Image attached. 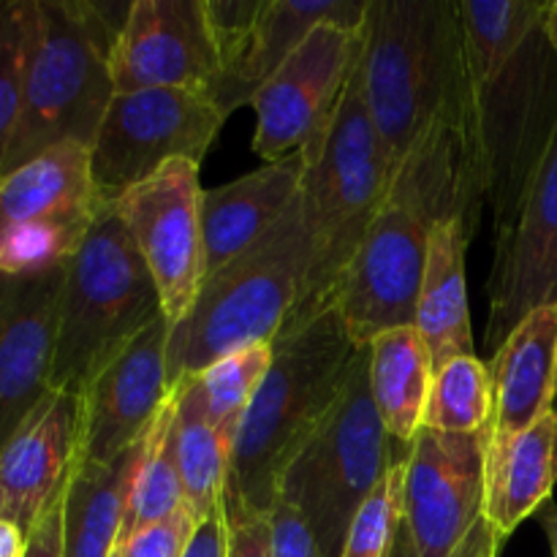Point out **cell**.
<instances>
[{
	"label": "cell",
	"instance_id": "cell-30",
	"mask_svg": "<svg viewBox=\"0 0 557 557\" xmlns=\"http://www.w3.org/2000/svg\"><path fill=\"white\" fill-rule=\"evenodd\" d=\"M270 364L272 343L270 346H250L243 348V351L228 354V357H221L210 368L194 375L212 428L226 438L232 449L234 441H237L239 424H243Z\"/></svg>",
	"mask_w": 557,
	"mask_h": 557
},
{
	"label": "cell",
	"instance_id": "cell-22",
	"mask_svg": "<svg viewBox=\"0 0 557 557\" xmlns=\"http://www.w3.org/2000/svg\"><path fill=\"white\" fill-rule=\"evenodd\" d=\"M302 152L267 163L264 169L205 190L201 232H205L207 275L228 264L281 221L299 194Z\"/></svg>",
	"mask_w": 557,
	"mask_h": 557
},
{
	"label": "cell",
	"instance_id": "cell-9",
	"mask_svg": "<svg viewBox=\"0 0 557 557\" xmlns=\"http://www.w3.org/2000/svg\"><path fill=\"white\" fill-rule=\"evenodd\" d=\"M408 457L411 444L392 438L381 422L364 348L337 406L283 473L277 500L308 520L321 555L341 557L364 500Z\"/></svg>",
	"mask_w": 557,
	"mask_h": 557
},
{
	"label": "cell",
	"instance_id": "cell-41",
	"mask_svg": "<svg viewBox=\"0 0 557 557\" xmlns=\"http://www.w3.org/2000/svg\"><path fill=\"white\" fill-rule=\"evenodd\" d=\"M542 528L549 539V547H553V557H557V506L555 504H544Z\"/></svg>",
	"mask_w": 557,
	"mask_h": 557
},
{
	"label": "cell",
	"instance_id": "cell-39",
	"mask_svg": "<svg viewBox=\"0 0 557 557\" xmlns=\"http://www.w3.org/2000/svg\"><path fill=\"white\" fill-rule=\"evenodd\" d=\"M27 533L20 531L14 522L0 520V557H25Z\"/></svg>",
	"mask_w": 557,
	"mask_h": 557
},
{
	"label": "cell",
	"instance_id": "cell-43",
	"mask_svg": "<svg viewBox=\"0 0 557 557\" xmlns=\"http://www.w3.org/2000/svg\"><path fill=\"white\" fill-rule=\"evenodd\" d=\"M553 413L557 417V395H555V408H553Z\"/></svg>",
	"mask_w": 557,
	"mask_h": 557
},
{
	"label": "cell",
	"instance_id": "cell-15",
	"mask_svg": "<svg viewBox=\"0 0 557 557\" xmlns=\"http://www.w3.org/2000/svg\"><path fill=\"white\" fill-rule=\"evenodd\" d=\"M114 92L180 87L210 96L221 49L205 0H136L112 47Z\"/></svg>",
	"mask_w": 557,
	"mask_h": 557
},
{
	"label": "cell",
	"instance_id": "cell-16",
	"mask_svg": "<svg viewBox=\"0 0 557 557\" xmlns=\"http://www.w3.org/2000/svg\"><path fill=\"white\" fill-rule=\"evenodd\" d=\"M484 346L498 351L528 313L557 305V128L509 234L495 239Z\"/></svg>",
	"mask_w": 557,
	"mask_h": 557
},
{
	"label": "cell",
	"instance_id": "cell-36",
	"mask_svg": "<svg viewBox=\"0 0 557 557\" xmlns=\"http://www.w3.org/2000/svg\"><path fill=\"white\" fill-rule=\"evenodd\" d=\"M25 557H63V500L54 504L27 533Z\"/></svg>",
	"mask_w": 557,
	"mask_h": 557
},
{
	"label": "cell",
	"instance_id": "cell-19",
	"mask_svg": "<svg viewBox=\"0 0 557 557\" xmlns=\"http://www.w3.org/2000/svg\"><path fill=\"white\" fill-rule=\"evenodd\" d=\"M82 400L49 392L0 449V520L30 533L60 504L79 460Z\"/></svg>",
	"mask_w": 557,
	"mask_h": 557
},
{
	"label": "cell",
	"instance_id": "cell-14",
	"mask_svg": "<svg viewBox=\"0 0 557 557\" xmlns=\"http://www.w3.org/2000/svg\"><path fill=\"white\" fill-rule=\"evenodd\" d=\"M490 433L422 428L411 441L403 504L422 557H449L484 517Z\"/></svg>",
	"mask_w": 557,
	"mask_h": 557
},
{
	"label": "cell",
	"instance_id": "cell-38",
	"mask_svg": "<svg viewBox=\"0 0 557 557\" xmlns=\"http://www.w3.org/2000/svg\"><path fill=\"white\" fill-rule=\"evenodd\" d=\"M504 542L506 539L490 525L487 517H482V520L471 528V533L462 539L460 547H457L449 557H498Z\"/></svg>",
	"mask_w": 557,
	"mask_h": 557
},
{
	"label": "cell",
	"instance_id": "cell-37",
	"mask_svg": "<svg viewBox=\"0 0 557 557\" xmlns=\"http://www.w3.org/2000/svg\"><path fill=\"white\" fill-rule=\"evenodd\" d=\"M226 520H223V509L218 515L201 520L199 531L190 539L185 557H226Z\"/></svg>",
	"mask_w": 557,
	"mask_h": 557
},
{
	"label": "cell",
	"instance_id": "cell-32",
	"mask_svg": "<svg viewBox=\"0 0 557 557\" xmlns=\"http://www.w3.org/2000/svg\"><path fill=\"white\" fill-rule=\"evenodd\" d=\"M406 466L392 468L354 517L341 557H386L395 542L397 525L406 515Z\"/></svg>",
	"mask_w": 557,
	"mask_h": 557
},
{
	"label": "cell",
	"instance_id": "cell-8",
	"mask_svg": "<svg viewBox=\"0 0 557 557\" xmlns=\"http://www.w3.org/2000/svg\"><path fill=\"white\" fill-rule=\"evenodd\" d=\"M161 297L114 205L65 264L52 389L82 395L98 370L161 315Z\"/></svg>",
	"mask_w": 557,
	"mask_h": 557
},
{
	"label": "cell",
	"instance_id": "cell-6",
	"mask_svg": "<svg viewBox=\"0 0 557 557\" xmlns=\"http://www.w3.org/2000/svg\"><path fill=\"white\" fill-rule=\"evenodd\" d=\"M87 0H36L20 120L0 177L49 147H90L114 98L112 47L120 27Z\"/></svg>",
	"mask_w": 557,
	"mask_h": 557
},
{
	"label": "cell",
	"instance_id": "cell-13",
	"mask_svg": "<svg viewBox=\"0 0 557 557\" xmlns=\"http://www.w3.org/2000/svg\"><path fill=\"white\" fill-rule=\"evenodd\" d=\"M362 52V30L324 22L270 76L250 103L253 150L267 163L299 152L330 125Z\"/></svg>",
	"mask_w": 557,
	"mask_h": 557
},
{
	"label": "cell",
	"instance_id": "cell-24",
	"mask_svg": "<svg viewBox=\"0 0 557 557\" xmlns=\"http://www.w3.org/2000/svg\"><path fill=\"white\" fill-rule=\"evenodd\" d=\"M147 435L109 462H76L63 495V557L117 553Z\"/></svg>",
	"mask_w": 557,
	"mask_h": 557
},
{
	"label": "cell",
	"instance_id": "cell-2",
	"mask_svg": "<svg viewBox=\"0 0 557 557\" xmlns=\"http://www.w3.org/2000/svg\"><path fill=\"white\" fill-rule=\"evenodd\" d=\"M549 3L462 0L468 120L495 239L509 234L557 128V54Z\"/></svg>",
	"mask_w": 557,
	"mask_h": 557
},
{
	"label": "cell",
	"instance_id": "cell-11",
	"mask_svg": "<svg viewBox=\"0 0 557 557\" xmlns=\"http://www.w3.org/2000/svg\"><path fill=\"white\" fill-rule=\"evenodd\" d=\"M226 114L212 96L180 87L114 92L90 145V172L107 205L172 161L201 163Z\"/></svg>",
	"mask_w": 557,
	"mask_h": 557
},
{
	"label": "cell",
	"instance_id": "cell-34",
	"mask_svg": "<svg viewBox=\"0 0 557 557\" xmlns=\"http://www.w3.org/2000/svg\"><path fill=\"white\" fill-rule=\"evenodd\" d=\"M272 557H324L308 520L294 506L277 500L270 511Z\"/></svg>",
	"mask_w": 557,
	"mask_h": 557
},
{
	"label": "cell",
	"instance_id": "cell-1",
	"mask_svg": "<svg viewBox=\"0 0 557 557\" xmlns=\"http://www.w3.org/2000/svg\"><path fill=\"white\" fill-rule=\"evenodd\" d=\"M484 205L466 92L424 128L392 174L389 190L343 277L335 308L354 346L368 348L384 332L413 324L430 234L455 215L479 226Z\"/></svg>",
	"mask_w": 557,
	"mask_h": 557
},
{
	"label": "cell",
	"instance_id": "cell-27",
	"mask_svg": "<svg viewBox=\"0 0 557 557\" xmlns=\"http://www.w3.org/2000/svg\"><path fill=\"white\" fill-rule=\"evenodd\" d=\"M174 395V449L183 479L185 506L199 520L218 515L223 506L232 446L212 428L194 375H185L172 389Z\"/></svg>",
	"mask_w": 557,
	"mask_h": 557
},
{
	"label": "cell",
	"instance_id": "cell-44",
	"mask_svg": "<svg viewBox=\"0 0 557 557\" xmlns=\"http://www.w3.org/2000/svg\"><path fill=\"white\" fill-rule=\"evenodd\" d=\"M112 557H120V555H117V553H114V555H112Z\"/></svg>",
	"mask_w": 557,
	"mask_h": 557
},
{
	"label": "cell",
	"instance_id": "cell-33",
	"mask_svg": "<svg viewBox=\"0 0 557 557\" xmlns=\"http://www.w3.org/2000/svg\"><path fill=\"white\" fill-rule=\"evenodd\" d=\"M201 520L190 506H183L166 520L134 533L128 542L117 547L120 557H185L190 539L199 531Z\"/></svg>",
	"mask_w": 557,
	"mask_h": 557
},
{
	"label": "cell",
	"instance_id": "cell-17",
	"mask_svg": "<svg viewBox=\"0 0 557 557\" xmlns=\"http://www.w3.org/2000/svg\"><path fill=\"white\" fill-rule=\"evenodd\" d=\"M169 324L158 315L85 386L79 460L109 462L141 441L172 397L169 386Z\"/></svg>",
	"mask_w": 557,
	"mask_h": 557
},
{
	"label": "cell",
	"instance_id": "cell-20",
	"mask_svg": "<svg viewBox=\"0 0 557 557\" xmlns=\"http://www.w3.org/2000/svg\"><path fill=\"white\" fill-rule=\"evenodd\" d=\"M370 0H264L248 30L223 49L221 74L212 85V101L232 114L253 103L270 76L319 25L362 30Z\"/></svg>",
	"mask_w": 557,
	"mask_h": 557
},
{
	"label": "cell",
	"instance_id": "cell-10",
	"mask_svg": "<svg viewBox=\"0 0 557 557\" xmlns=\"http://www.w3.org/2000/svg\"><path fill=\"white\" fill-rule=\"evenodd\" d=\"M107 201L90 172V147H49L0 177V272L38 275L69 264Z\"/></svg>",
	"mask_w": 557,
	"mask_h": 557
},
{
	"label": "cell",
	"instance_id": "cell-31",
	"mask_svg": "<svg viewBox=\"0 0 557 557\" xmlns=\"http://www.w3.org/2000/svg\"><path fill=\"white\" fill-rule=\"evenodd\" d=\"M33 20H36V0L0 3V169L20 120Z\"/></svg>",
	"mask_w": 557,
	"mask_h": 557
},
{
	"label": "cell",
	"instance_id": "cell-4",
	"mask_svg": "<svg viewBox=\"0 0 557 557\" xmlns=\"http://www.w3.org/2000/svg\"><path fill=\"white\" fill-rule=\"evenodd\" d=\"M299 152V207L308 261L297 302L281 332L297 330L335 308L343 277L389 190L392 172L364 98L362 60L330 125Z\"/></svg>",
	"mask_w": 557,
	"mask_h": 557
},
{
	"label": "cell",
	"instance_id": "cell-7",
	"mask_svg": "<svg viewBox=\"0 0 557 557\" xmlns=\"http://www.w3.org/2000/svg\"><path fill=\"white\" fill-rule=\"evenodd\" d=\"M305 261L297 194L275 226L205 277L185 319L169 330V386L228 354L275 343L297 302Z\"/></svg>",
	"mask_w": 557,
	"mask_h": 557
},
{
	"label": "cell",
	"instance_id": "cell-18",
	"mask_svg": "<svg viewBox=\"0 0 557 557\" xmlns=\"http://www.w3.org/2000/svg\"><path fill=\"white\" fill-rule=\"evenodd\" d=\"M65 264L38 275L0 272V449L52 392Z\"/></svg>",
	"mask_w": 557,
	"mask_h": 557
},
{
	"label": "cell",
	"instance_id": "cell-35",
	"mask_svg": "<svg viewBox=\"0 0 557 557\" xmlns=\"http://www.w3.org/2000/svg\"><path fill=\"white\" fill-rule=\"evenodd\" d=\"M226 557H272L270 515L226 522Z\"/></svg>",
	"mask_w": 557,
	"mask_h": 557
},
{
	"label": "cell",
	"instance_id": "cell-25",
	"mask_svg": "<svg viewBox=\"0 0 557 557\" xmlns=\"http://www.w3.org/2000/svg\"><path fill=\"white\" fill-rule=\"evenodd\" d=\"M557 484V417L549 413L506 444L487 446L484 517L500 536H511L528 517L549 504Z\"/></svg>",
	"mask_w": 557,
	"mask_h": 557
},
{
	"label": "cell",
	"instance_id": "cell-28",
	"mask_svg": "<svg viewBox=\"0 0 557 557\" xmlns=\"http://www.w3.org/2000/svg\"><path fill=\"white\" fill-rule=\"evenodd\" d=\"M185 506L183 479L177 468V449H174V395L152 422L147 435V449L136 471L131 487L128 511H125L120 544L128 542L134 533L166 520Z\"/></svg>",
	"mask_w": 557,
	"mask_h": 557
},
{
	"label": "cell",
	"instance_id": "cell-23",
	"mask_svg": "<svg viewBox=\"0 0 557 557\" xmlns=\"http://www.w3.org/2000/svg\"><path fill=\"white\" fill-rule=\"evenodd\" d=\"M476 228L468 218L455 215L441 221L430 234L413 326L428 346L433 373L451 359L473 354L466 253Z\"/></svg>",
	"mask_w": 557,
	"mask_h": 557
},
{
	"label": "cell",
	"instance_id": "cell-29",
	"mask_svg": "<svg viewBox=\"0 0 557 557\" xmlns=\"http://www.w3.org/2000/svg\"><path fill=\"white\" fill-rule=\"evenodd\" d=\"M493 373L476 354L457 357L435 370L424 428L438 433H482L493 428Z\"/></svg>",
	"mask_w": 557,
	"mask_h": 557
},
{
	"label": "cell",
	"instance_id": "cell-3",
	"mask_svg": "<svg viewBox=\"0 0 557 557\" xmlns=\"http://www.w3.org/2000/svg\"><path fill=\"white\" fill-rule=\"evenodd\" d=\"M362 351L337 308L275 337L272 364L234 441L223 520L275 509L283 473L337 406Z\"/></svg>",
	"mask_w": 557,
	"mask_h": 557
},
{
	"label": "cell",
	"instance_id": "cell-42",
	"mask_svg": "<svg viewBox=\"0 0 557 557\" xmlns=\"http://www.w3.org/2000/svg\"><path fill=\"white\" fill-rule=\"evenodd\" d=\"M544 30H547L549 44H553V49L557 54V3L547 5V16H544Z\"/></svg>",
	"mask_w": 557,
	"mask_h": 557
},
{
	"label": "cell",
	"instance_id": "cell-26",
	"mask_svg": "<svg viewBox=\"0 0 557 557\" xmlns=\"http://www.w3.org/2000/svg\"><path fill=\"white\" fill-rule=\"evenodd\" d=\"M370 386L379 417L392 438L411 444L424 428L430 389H433V362L417 326L384 332L368 346Z\"/></svg>",
	"mask_w": 557,
	"mask_h": 557
},
{
	"label": "cell",
	"instance_id": "cell-5",
	"mask_svg": "<svg viewBox=\"0 0 557 557\" xmlns=\"http://www.w3.org/2000/svg\"><path fill=\"white\" fill-rule=\"evenodd\" d=\"M362 38L364 98L395 174L424 128L468 92L460 3L370 0Z\"/></svg>",
	"mask_w": 557,
	"mask_h": 557
},
{
	"label": "cell",
	"instance_id": "cell-21",
	"mask_svg": "<svg viewBox=\"0 0 557 557\" xmlns=\"http://www.w3.org/2000/svg\"><path fill=\"white\" fill-rule=\"evenodd\" d=\"M495 413L490 446L549 417L557 395V305L528 313L490 359Z\"/></svg>",
	"mask_w": 557,
	"mask_h": 557
},
{
	"label": "cell",
	"instance_id": "cell-40",
	"mask_svg": "<svg viewBox=\"0 0 557 557\" xmlns=\"http://www.w3.org/2000/svg\"><path fill=\"white\" fill-rule=\"evenodd\" d=\"M386 557H422V553H419V547H417V539H413V533H411V525L406 522V515H403L400 525H397L395 542H392L389 555Z\"/></svg>",
	"mask_w": 557,
	"mask_h": 557
},
{
	"label": "cell",
	"instance_id": "cell-12",
	"mask_svg": "<svg viewBox=\"0 0 557 557\" xmlns=\"http://www.w3.org/2000/svg\"><path fill=\"white\" fill-rule=\"evenodd\" d=\"M201 199L199 163L172 161L112 201L150 270L172 326L185 319L207 277Z\"/></svg>",
	"mask_w": 557,
	"mask_h": 557
}]
</instances>
